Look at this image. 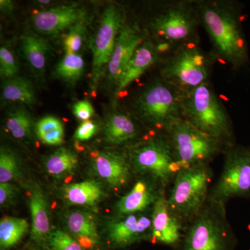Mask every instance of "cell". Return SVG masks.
Segmentation results:
<instances>
[{"label":"cell","instance_id":"6da1fadb","mask_svg":"<svg viewBox=\"0 0 250 250\" xmlns=\"http://www.w3.org/2000/svg\"><path fill=\"white\" fill-rule=\"evenodd\" d=\"M196 5L215 57L233 67L244 65L248 59V45L235 8L220 1H202Z\"/></svg>","mask_w":250,"mask_h":250},{"label":"cell","instance_id":"7a4b0ae2","mask_svg":"<svg viewBox=\"0 0 250 250\" xmlns=\"http://www.w3.org/2000/svg\"><path fill=\"white\" fill-rule=\"evenodd\" d=\"M182 115L197 129L232 146V123L208 82L184 94Z\"/></svg>","mask_w":250,"mask_h":250},{"label":"cell","instance_id":"3957f363","mask_svg":"<svg viewBox=\"0 0 250 250\" xmlns=\"http://www.w3.org/2000/svg\"><path fill=\"white\" fill-rule=\"evenodd\" d=\"M235 243L226 206L207 202L186 230L181 250H233Z\"/></svg>","mask_w":250,"mask_h":250},{"label":"cell","instance_id":"277c9868","mask_svg":"<svg viewBox=\"0 0 250 250\" xmlns=\"http://www.w3.org/2000/svg\"><path fill=\"white\" fill-rule=\"evenodd\" d=\"M212 178L209 165L181 169L176 175L167 201L172 213L183 223H191L207 205Z\"/></svg>","mask_w":250,"mask_h":250},{"label":"cell","instance_id":"5b68a950","mask_svg":"<svg viewBox=\"0 0 250 250\" xmlns=\"http://www.w3.org/2000/svg\"><path fill=\"white\" fill-rule=\"evenodd\" d=\"M213 57L194 42L179 46L161 68L162 80L183 93L208 82Z\"/></svg>","mask_w":250,"mask_h":250},{"label":"cell","instance_id":"8992f818","mask_svg":"<svg viewBox=\"0 0 250 250\" xmlns=\"http://www.w3.org/2000/svg\"><path fill=\"white\" fill-rule=\"evenodd\" d=\"M181 169L209 165L228 146L182 118L166 131Z\"/></svg>","mask_w":250,"mask_h":250},{"label":"cell","instance_id":"52a82bcc","mask_svg":"<svg viewBox=\"0 0 250 250\" xmlns=\"http://www.w3.org/2000/svg\"><path fill=\"white\" fill-rule=\"evenodd\" d=\"M132 170L149 176L165 188L181 170L168 136H152L131 147L129 154Z\"/></svg>","mask_w":250,"mask_h":250},{"label":"cell","instance_id":"ba28073f","mask_svg":"<svg viewBox=\"0 0 250 250\" xmlns=\"http://www.w3.org/2000/svg\"><path fill=\"white\" fill-rule=\"evenodd\" d=\"M184 94L165 81H156L140 94L135 109L145 121L166 132L182 118Z\"/></svg>","mask_w":250,"mask_h":250},{"label":"cell","instance_id":"9c48e42d","mask_svg":"<svg viewBox=\"0 0 250 250\" xmlns=\"http://www.w3.org/2000/svg\"><path fill=\"white\" fill-rule=\"evenodd\" d=\"M223 171L208 202L226 206L235 197L250 196V147L227 148Z\"/></svg>","mask_w":250,"mask_h":250},{"label":"cell","instance_id":"30bf717a","mask_svg":"<svg viewBox=\"0 0 250 250\" xmlns=\"http://www.w3.org/2000/svg\"><path fill=\"white\" fill-rule=\"evenodd\" d=\"M200 22L196 3L182 1L170 4L151 22V29L159 42L173 47L193 42Z\"/></svg>","mask_w":250,"mask_h":250},{"label":"cell","instance_id":"8fae6325","mask_svg":"<svg viewBox=\"0 0 250 250\" xmlns=\"http://www.w3.org/2000/svg\"><path fill=\"white\" fill-rule=\"evenodd\" d=\"M125 10L119 5L110 4L104 11L91 47L93 52L91 77L94 86L98 83L105 67H108L117 37L125 24Z\"/></svg>","mask_w":250,"mask_h":250},{"label":"cell","instance_id":"7c38bea8","mask_svg":"<svg viewBox=\"0 0 250 250\" xmlns=\"http://www.w3.org/2000/svg\"><path fill=\"white\" fill-rule=\"evenodd\" d=\"M146 40L136 23L125 24L117 37L114 50L108 65V77L117 83L128 62Z\"/></svg>","mask_w":250,"mask_h":250},{"label":"cell","instance_id":"4fadbf2b","mask_svg":"<svg viewBox=\"0 0 250 250\" xmlns=\"http://www.w3.org/2000/svg\"><path fill=\"white\" fill-rule=\"evenodd\" d=\"M151 215L152 242L170 246L178 244L184 236V223L171 211L165 195L153 205Z\"/></svg>","mask_w":250,"mask_h":250},{"label":"cell","instance_id":"5bb4252c","mask_svg":"<svg viewBox=\"0 0 250 250\" xmlns=\"http://www.w3.org/2000/svg\"><path fill=\"white\" fill-rule=\"evenodd\" d=\"M84 9L77 4L61 5L34 15L33 26L38 32L55 35L85 21Z\"/></svg>","mask_w":250,"mask_h":250},{"label":"cell","instance_id":"9a60e30c","mask_svg":"<svg viewBox=\"0 0 250 250\" xmlns=\"http://www.w3.org/2000/svg\"><path fill=\"white\" fill-rule=\"evenodd\" d=\"M92 157L95 172L110 187L120 189L129 182L132 167L129 156L124 153L104 151L96 152Z\"/></svg>","mask_w":250,"mask_h":250},{"label":"cell","instance_id":"2e32d148","mask_svg":"<svg viewBox=\"0 0 250 250\" xmlns=\"http://www.w3.org/2000/svg\"><path fill=\"white\" fill-rule=\"evenodd\" d=\"M152 215L135 213L113 222L108 228L110 241L114 246L126 248L151 235Z\"/></svg>","mask_w":250,"mask_h":250},{"label":"cell","instance_id":"e0dca14e","mask_svg":"<svg viewBox=\"0 0 250 250\" xmlns=\"http://www.w3.org/2000/svg\"><path fill=\"white\" fill-rule=\"evenodd\" d=\"M164 195V188L156 181L152 178L141 179L118 202L117 211L123 216L141 213L154 205Z\"/></svg>","mask_w":250,"mask_h":250},{"label":"cell","instance_id":"ac0fdd59","mask_svg":"<svg viewBox=\"0 0 250 250\" xmlns=\"http://www.w3.org/2000/svg\"><path fill=\"white\" fill-rule=\"evenodd\" d=\"M160 58L156 45L149 39H146L128 62L116 83V94L121 93L130 83L138 80Z\"/></svg>","mask_w":250,"mask_h":250},{"label":"cell","instance_id":"d6986e66","mask_svg":"<svg viewBox=\"0 0 250 250\" xmlns=\"http://www.w3.org/2000/svg\"><path fill=\"white\" fill-rule=\"evenodd\" d=\"M31 215V238L36 243L47 241L51 232L48 204L42 188L35 184L29 197Z\"/></svg>","mask_w":250,"mask_h":250},{"label":"cell","instance_id":"ffe728a7","mask_svg":"<svg viewBox=\"0 0 250 250\" xmlns=\"http://www.w3.org/2000/svg\"><path fill=\"white\" fill-rule=\"evenodd\" d=\"M64 198L72 205L93 207L104 195L103 187L94 180L67 184L62 188Z\"/></svg>","mask_w":250,"mask_h":250},{"label":"cell","instance_id":"44dd1931","mask_svg":"<svg viewBox=\"0 0 250 250\" xmlns=\"http://www.w3.org/2000/svg\"><path fill=\"white\" fill-rule=\"evenodd\" d=\"M139 129L133 120L123 113H113L108 117L104 128L105 141L120 145L134 139Z\"/></svg>","mask_w":250,"mask_h":250},{"label":"cell","instance_id":"7402d4cb","mask_svg":"<svg viewBox=\"0 0 250 250\" xmlns=\"http://www.w3.org/2000/svg\"><path fill=\"white\" fill-rule=\"evenodd\" d=\"M21 44L23 56L31 70L36 75H43L49 49L48 41L40 36L27 34L21 38Z\"/></svg>","mask_w":250,"mask_h":250},{"label":"cell","instance_id":"603a6c76","mask_svg":"<svg viewBox=\"0 0 250 250\" xmlns=\"http://www.w3.org/2000/svg\"><path fill=\"white\" fill-rule=\"evenodd\" d=\"M1 98L4 101L21 103L29 106L36 103L35 90L32 83L22 77L16 76L5 81Z\"/></svg>","mask_w":250,"mask_h":250},{"label":"cell","instance_id":"cb8c5ba5","mask_svg":"<svg viewBox=\"0 0 250 250\" xmlns=\"http://www.w3.org/2000/svg\"><path fill=\"white\" fill-rule=\"evenodd\" d=\"M78 156L73 151L61 147L46 159V170L50 175L60 178L73 173L78 166Z\"/></svg>","mask_w":250,"mask_h":250},{"label":"cell","instance_id":"d4e9b609","mask_svg":"<svg viewBox=\"0 0 250 250\" xmlns=\"http://www.w3.org/2000/svg\"><path fill=\"white\" fill-rule=\"evenodd\" d=\"M29 224L24 218L4 217L0 221V246L6 250L17 244L27 233Z\"/></svg>","mask_w":250,"mask_h":250},{"label":"cell","instance_id":"484cf974","mask_svg":"<svg viewBox=\"0 0 250 250\" xmlns=\"http://www.w3.org/2000/svg\"><path fill=\"white\" fill-rule=\"evenodd\" d=\"M83 71L84 62L80 55L65 54L57 64L54 75L68 84L75 85L83 75Z\"/></svg>","mask_w":250,"mask_h":250},{"label":"cell","instance_id":"4316f807","mask_svg":"<svg viewBox=\"0 0 250 250\" xmlns=\"http://www.w3.org/2000/svg\"><path fill=\"white\" fill-rule=\"evenodd\" d=\"M67 227L77 236H85L98 241V233L95 220L88 212L74 210L67 215Z\"/></svg>","mask_w":250,"mask_h":250},{"label":"cell","instance_id":"83f0119b","mask_svg":"<svg viewBox=\"0 0 250 250\" xmlns=\"http://www.w3.org/2000/svg\"><path fill=\"white\" fill-rule=\"evenodd\" d=\"M36 134L41 141L49 146H59L63 142L64 128L62 122L54 116H46L38 122Z\"/></svg>","mask_w":250,"mask_h":250},{"label":"cell","instance_id":"f1b7e54d","mask_svg":"<svg viewBox=\"0 0 250 250\" xmlns=\"http://www.w3.org/2000/svg\"><path fill=\"white\" fill-rule=\"evenodd\" d=\"M6 126L15 139H24L30 136L32 119L25 108H14L8 113Z\"/></svg>","mask_w":250,"mask_h":250},{"label":"cell","instance_id":"f546056e","mask_svg":"<svg viewBox=\"0 0 250 250\" xmlns=\"http://www.w3.org/2000/svg\"><path fill=\"white\" fill-rule=\"evenodd\" d=\"M21 177L19 162L16 154L6 148L0 152V183H9Z\"/></svg>","mask_w":250,"mask_h":250},{"label":"cell","instance_id":"4dcf8cb0","mask_svg":"<svg viewBox=\"0 0 250 250\" xmlns=\"http://www.w3.org/2000/svg\"><path fill=\"white\" fill-rule=\"evenodd\" d=\"M47 242L52 250H85L77 240L60 229L52 231Z\"/></svg>","mask_w":250,"mask_h":250},{"label":"cell","instance_id":"1f68e13d","mask_svg":"<svg viewBox=\"0 0 250 250\" xmlns=\"http://www.w3.org/2000/svg\"><path fill=\"white\" fill-rule=\"evenodd\" d=\"M85 32V21H82L70 28L63 41L66 54H76L82 47Z\"/></svg>","mask_w":250,"mask_h":250},{"label":"cell","instance_id":"d6a6232c","mask_svg":"<svg viewBox=\"0 0 250 250\" xmlns=\"http://www.w3.org/2000/svg\"><path fill=\"white\" fill-rule=\"evenodd\" d=\"M18 66L14 54L6 46L0 49V74L1 77L6 80L16 77Z\"/></svg>","mask_w":250,"mask_h":250},{"label":"cell","instance_id":"836d02e7","mask_svg":"<svg viewBox=\"0 0 250 250\" xmlns=\"http://www.w3.org/2000/svg\"><path fill=\"white\" fill-rule=\"evenodd\" d=\"M73 114L77 119L82 121H89L95 113L93 106L88 100H81L73 105Z\"/></svg>","mask_w":250,"mask_h":250},{"label":"cell","instance_id":"e575fe53","mask_svg":"<svg viewBox=\"0 0 250 250\" xmlns=\"http://www.w3.org/2000/svg\"><path fill=\"white\" fill-rule=\"evenodd\" d=\"M98 125L91 121H83L77 127L75 134V139L77 141H88L96 134L98 131Z\"/></svg>","mask_w":250,"mask_h":250},{"label":"cell","instance_id":"d590c367","mask_svg":"<svg viewBox=\"0 0 250 250\" xmlns=\"http://www.w3.org/2000/svg\"><path fill=\"white\" fill-rule=\"evenodd\" d=\"M17 193V188L14 184L10 183L0 184V204L7 206L12 202Z\"/></svg>","mask_w":250,"mask_h":250},{"label":"cell","instance_id":"8d00e7d4","mask_svg":"<svg viewBox=\"0 0 250 250\" xmlns=\"http://www.w3.org/2000/svg\"><path fill=\"white\" fill-rule=\"evenodd\" d=\"M77 241L79 242V243L83 247L84 249L86 248H90L93 246L95 243H97L95 240L92 239V238H88V237L85 236H77Z\"/></svg>","mask_w":250,"mask_h":250},{"label":"cell","instance_id":"74e56055","mask_svg":"<svg viewBox=\"0 0 250 250\" xmlns=\"http://www.w3.org/2000/svg\"><path fill=\"white\" fill-rule=\"evenodd\" d=\"M0 8H1V11L2 12L9 14V13L12 12L14 11V3L10 0H1L0 1Z\"/></svg>","mask_w":250,"mask_h":250},{"label":"cell","instance_id":"f35d334b","mask_svg":"<svg viewBox=\"0 0 250 250\" xmlns=\"http://www.w3.org/2000/svg\"><path fill=\"white\" fill-rule=\"evenodd\" d=\"M39 2L41 3V4H48V3L50 2V1H39Z\"/></svg>","mask_w":250,"mask_h":250}]
</instances>
